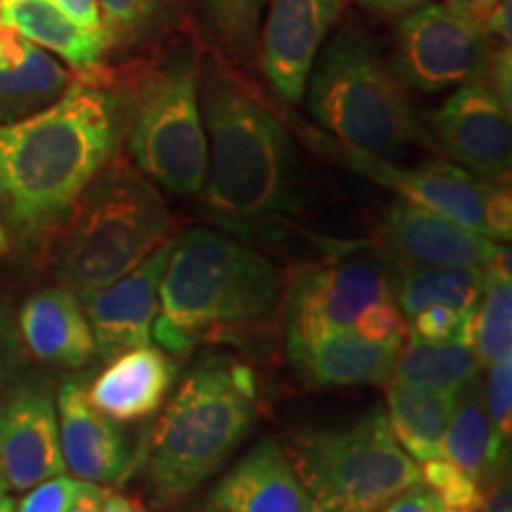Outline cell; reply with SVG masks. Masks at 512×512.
<instances>
[{
	"label": "cell",
	"instance_id": "47",
	"mask_svg": "<svg viewBox=\"0 0 512 512\" xmlns=\"http://www.w3.org/2000/svg\"><path fill=\"white\" fill-rule=\"evenodd\" d=\"M0 512H15V501L8 494L0 496Z\"/></svg>",
	"mask_w": 512,
	"mask_h": 512
},
{
	"label": "cell",
	"instance_id": "10",
	"mask_svg": "<svg viewBox=\"0 0 512 512\" xmlns=\"http://www.w3.org/2000/svg\"><path fill=\"white\" fill-rule=\"evenodd\" d=\"M491 46L494 41L472 19L430 3L396 19L389 62L413 91L441 93L484 81Z\"/></svg>",
	"mask_w": 512,
	"mask_h": 512
},
{
	"label": "cell",
	"instance_id": "23",
	"mask_svg": "<svg viewBox=\"0 0 512 512\" xmlns=\"http://www.w3.org/2000/svg\"><path fill=\"white\" fill-rule=\"evenodd\" d=\"M0 24L46 53L62 57L74 72L93 74L107 60L102 31L79 27L50 0H0Z\"/></svg>",
	"mask_w": 512,
	"mask_h": 512
},
{
	"label": "cell",
	"instance_id": "3",
	"mask_svg": "<svg viewBox=\"0 0 512 512\" xmlns=\"http://www.w3.org/2000/svg\"><path fill=\"white\" fill-rule=\"evenodd\" d=\"M278 294L280 273L266 254L226 230L190 228L174 238L152 337L166 354L185 356L204 339L264 318Z\"/></svg>",
	"mask_w": 512,
	"mask_h": 512
},
{
	"label": "cell",
	"instance_id": "44",
	"mask_svg": "<svg viewBox=\"0 0 512 512\" xmlns=\"http://www.w3.org/2000/svg\"><path fill=\"white\" fill-rule=\"evenodd\" d=\"M501 3V0H446L444 5H448L451 10L460 12V15L472 19V22L482 27V22L494 10V5Z\"/></svg>",
	"mask_w": 512,
	"mask_h": 512
},
{
	"label": "cell",
	"instance_id": "28",
	"mask_svg": "<svg viewBox=\"0 0 512 512\" xmlns=\"http://www.w3.org/2000/svg\"><path fill=\"white\" fill-rule=\"evenodd\" d=\"M484 290V271L456 266H420L401 273L396 285V306L406 318L427 306H448L475 311Z\"/></svg>",
	"mask_w": 512,
	"mask_h": 512
},
{
	"label": "cell",
	"instance_id": "25",
	"mask_svg": "<svg viewBox=\"0 0 512 512\" xmlns=\"http://www.w3.org/2000/svg\"><path fill=\"white\" fill-rule=\"evenodd\" d=\"M460 392L392 382L387 389V422L394 439L415 463L441 458V441Z\"/></svg>",
	"mask_w": 512,
	"mask_h": 512
},
{
	"label": "cell",
	"instance_id": "30",
	"mask_svg": "<svg viewBox=\"0 0 512 512\" xmlns=\"http://www.w3.org/2000/svg\"><path fill=\"white\" fill-rule=\"evenodd\" d=\"M472 349L489 368L498 358L512 354V283L510 249L501 247L484 271V290L472 320Z\"/></svg>",
	"mask_w": 512,
	"mask_h": 512
},
{
	"label": "cell",
	"instance_id": "43",
	"mask_svg": "<svg viewBox=\"0 0 512 512\" xmlns=\"http://www.w3.org/2000/svg\"><path fill=\"white\" fill-rule=\"evenodd\" d=\"M105 496H107V486L83 482L81 491L76 494V498L69 503V508L64 512H100L102 503H105Z\"/></svg>",
	"mask_w": 512,
	"mask_h": 512
},
{
	"label": "cell",
	"instance_id": "20",
	"mask_svg": "<svg viewBox=\"0 0 512 512\" xmlns=\"http://www.w3.org/2000/svg\"><path fill=\"white\" fill-rule=\"evenodd\" d=\"M178 375L176 361L164 349L124 351L86 387L88 401L114 422H136L155 415Z\"/></svg>",
	"mask_w": 512,
	"mask_h": 512
},
{
	"label": "cell",
	"instance_id": "42",
	"mask_svg": "<svg viewBox=\"0 0 512 512\" xmlns=\"http://www.w3.org/2000/svg\"><path fill=\"white\" fill-rule=\"evenodd\" d=\"M482 31L491 41L510 46V0H501L482 22Z\"/></svg>",
	"mask_w": 512,
	"mask_h": 512
},
{
	"label": "cell",
	"instance_id": "8",
	"mask_svg": "<svg viewBox=\"0 0 512 512\" xmlns=\"http://www.w3.org/2000/svg\"><path fill=\"white\" fill-rule=\"evenodd\" d=\"M292 451L318 512H377L422 482L420 465L394 439L382 408L342 430L297 437Z\"/></svg>",
	"mask_w": 512,
	"mask_h": 512
},
{
	"label": "cell",
	"instance_id": "31",
	"mask_svg": "<svg viewBox=\"0 0 512 512\" xmlns=\"http://www.w3.org/2000/svg\"><path fill=\"white\" fill-rule=\"evenodd\" d=\"M484 406L491 427V470L503 472L505 460H508L512 432V354L498 358L496 363L489 366Z\"/></svg>",
	"mask_w": 512,
	"mask_h": 512
},
{
	"label": "cell",
	"instance_id": "18",
	"mask_svg": "<svg viewBox=\"0 0 512 512\" xmlns=\"http://www.w3.org/2000/svg\"><path fill=\"white\" fill-rule=\"evenodd\" d=\"M209 505L226 512H318L290 456L271 437L221 479Z\"/></svg>",
	"mask_w": 512,
	"mask_h": 512
},
{
	"label": "cell",
	"instance_id": "40",
	"mask_svg": "<svg viewBox=\"0 0 512 512\" xmlns=\"http://www.w3.org/2000/svg\"><path fill=\"white\" fill-rule=\"evenodd\" d=\"M50 3L79 27L100 31V8L95 0H50Z\"/></svg>",
	"mask_w": 512,
	"mask_h": 512
},
{
	"label": "cell",
	"instance_id": "17",
	"mask_svg": "<svg viewBox=\"0 0 512 512\" xmlns=\"http://www.w3.org/2000/svg\"><path fill=\"white\" fill-rule=\"evenodd\" d=\"M64 467L81 482L112 486L126 482L138 460L121 427L88 401L86 384L69 377L55 396Z\"/></svg>",
	"mask_w": 512,
	"mask_h": 512
},
{
	"label": "cell",
	"instance_id": "4",
	"mask_svg": "<svg viewBox=\"0 0 512 512\" xmlns=\"http://www.w3.org/2000/svg\"><path fill=\"white\" fill-rule=\"evenodd\" d=\"M306 107L318 126L349 150L399 159L415 145L434 147L411 88L356 24L332 29L311 64Z\"/></svg>",
	"mask_w": 512,
	"mask_h": 512
},
{
	"label": "cell",
	"instance_id": "38",
	"mask_svg": "<svg viewBox=\"0 0 512 512\" xmlns=\"http://www.w3.org/2000/svg\"><path fill=\"white\" fill-rule=\"evenodd\" d=\"M382 512H448V508L430 486L420 482L382 505Z\"/></svg>",
	"mask_w": 512,
	"mask_h": 512
},
{
	"label": "cell",
	"instance_id": "16",
	"mask_svg": "<svg viewBox=\"0 0 512 512\" xmlns=\"http://www.w3.org/2000/svg\"><path fill=\"white\" fill-rule=\"evenodd\" d=\"M171 247L174 238L164 240L147 259L112 285L81 297L95 337V354L117 358L124 351L147 347L152 342V325L159 316V285Z\"/></svg>",
	"mask_w": 512,
	"mask_h": 512
},
{
	"label": "cell",
	"instance_id": "39",
	"mask_svg": "<svg viewBox=\"0 0 512 512\" xmlns=\"http://www.w3.org/2000/svg\"><path fill=\"white\" fill-rule=\"evenodd\" d=\"M354 3L366 15L389 22V19H399L408 12L422 8V5H430L434 0H354Z\"/></svg>",
	"mask_w": 512,
	"mask_h": 512
},
{
	"label": "cell",
	"instance_id": "1",
	"mask_svg": "<svg viewBox=\"0 0 512 512\" xmlns=\"http://www.w3.org/2000/svg\"><path fill=\"white\" fill-rule=\"evenodd\" d=\"M121 143L119 93L88 79L46 110L0 126V216L19 249L31 252L60 233Z\"/></svg>",
	"mask_w": 512,
	"mask_h": 512
},
{
	"label": "cell",
	"instance_id": "22",
	"mask_svg": "<svg viewBox=\"0 0 512 512\" xmlns=\"http://www.w3.org/2000/svg\"><path fill=\"white\" fill-rule=\"evenodd\" d=\"M401 344H377L342 330L292 351L290 358L306 380L320 387H363L392 382Z\"/></svg>",
	"mask_w": 512,
	"mask_h": 512
},
{
	"label": "cell",
	"instance_id": "48",
	"mask_svg": "<svg viewBox=\"0 0 512 512\" xmlns=\"http://www.w3.org/2000/svg\"><path fill=\"white\" fill-rule=\"evenodd\" d=\"M5 494H8V484H5L3 472H0V496H5Z\"/></svg>",
	"mask_w": 512,
	"mask_h": 512
},
{
	"label": "cell",
	"instance_id": "33",
	"mask_svg": "<svg viewBox=\"0 0 512 512\" xmlns=\"http://www.w3.org/2000/svg\"><path fill=\"white\" fill-rule=\"evenodd\" d=\"M351 332L377 344H403L408 335L406 316L399 311L394 299H384L363 309L351 323Z\"/></svg>",
	"mask_w": 512,
	"mask_h": 512
},
{
	"label": "cell",
	"instance_id": "6",
	"mask_svg": "<svg viewBox=\"0 0 512 512\" xmlns=\"http://www.w3.org/2000/svg\"><path fill=\"white\" fill-rule=\"evenodd\" d=\"M200 76V46L178 36L117 88L131 164L171 195H200L207 176Z\"/></svg>",
	"mask_w": 512,
	"mask_h": 512
},
{
	"label": "cell",
	"instance_id": "37",
	"mask_svg": "<svg viewBox=\"0 0 512 512\" xmlns=\"http://www.w3.org/2000/svg\"><path fill=\"white\" fill-rule=\"evenodd\" d=\"M24 347L19 339L17 320L12 316L10 306L0 299V382L8 380L22 366Z\"/></svg>",
	"mask_w": 512,
	"mask_h": 512
},
{
	"label": "cell",
	"instance_id": "5",
	"mask_svg": "<svg viewBox=\"0 0 512 512\" xmlns=\"http://www.w3.org/2000/svg\"><path fill=\"white\" fill-rule=\"evenodd\" d=\"M147 446L157 505H174L216 475L256 420V375L238 361H207L164 401Z\"/></svg>",
	"mask_w": 512,
	"mask_h": 512
},
{
	"label": "cell",
	"instance_id": "32",
	"mask_svg": "<svg viewBox=\"0 0 512 512\" xmlns=\"http://www.w3.org/2000/svg\"><path fill=\"white\" fill-rule=\"evenodd\" d=\"M422 465V482L446 503L448 512H477L484 496V486L477 479L446 463L444 458L427 460Z\"/></svg>",
	"mask_w": 512,
	"mask_h": 512
},
{
	"label": "cell",
	"instance_id": "7",
	"mask_svg": "<svg viewBox=\"0 0 512 512\" xmlns=\"http://www.w3.org/2000/svg\"><path fill=\"white\" fill-rule=\"evenodd\" d=\"M171 226L157 185L117 155L57 233V278L79 299L102 290L169 240Z\"/></svg>",
	"mask_w": 512,
	"mask_h": 512
},
{
	"label": "cell",
	"instance_id": "34",
	"mask_svg": "<svg viewBox=\"0 0 512 512\" xmlns=\"http://www.w3.org/2000/svg\"><path fill=\"white\" fill-rule=\"evenodd\" d=\"M81 486V479L62 472V475L27 489L22 501L15 505V512H64L81 491Z\"/></svg>",
	"mask_w": 512,
	"mask_h": 512
},
{
	"label": "cell",
	"instance_id": "11",
	"mask_svg": "<svg viewBox=\"0 0 512 512\" xmlns=\"http://www.w3.org/2000/svg\"><path fill=\"white\" fill-rule=\"evenodd\" d=\"M323 147L328 157L342 164L344 169L396 192L399 200L418 204L422 209H430L434 214L446 216L484 235V207L491 188L498 183L484 181L453 162L403 166L394 159L349 150L332 140H325Z\"/></svg>",
	"mask_w": 512,
	"mask_h": 512
},
{
	"label": "cell",
	"instance_id": "29",
	"mask_svg": "<svg viewBox=\"0 0 512 512\" xmlns=\"http://www.w3.org/2000/svg\"><path fill=\"white\" fill-rule=\"evenodd\" d=\"M489 446L491 427L486 418L484 392L479 389V380H475L458 396L444 432V441H441V458L484 486L489 479L501 475V472L491 470Z\"/></svg>",
	"mask_w": 512,
	"mask_h": 512
},
{
	"label": "cell",
	"instance_id": "19",
	"mask_svg": "<svg viewBox=\"0 0 512 512\" xmlns=\"http://www.w3.org/2000/svg\"><path fill=\"white\" fill-rule=\"evenodd\" d=\"M17 330L24 351L48 366L83 368L95 356L91 323L69 287H46L31 294L19 309Z\"/></svg>",
	"mask_w": 512,
	"mask_h": 512
},
{
	"label": "cell",
	"instance_id": "15",
	"mask_svg": "<svg viewBox=\"0 0 512 512\" xmlns=\"http://www.w3.org/2000/svg\"><path fill=\"white\" fill-rule=\"evenodd\" d=\"M0 472L15 491L67 472L50 384L24 382L0 403Z\"/></svg>",
	"mask_w": 512,
	"mask_h": 512
},
{
	"label": "cell",
	"instance_id": "46",
	"mask_svg": "<svg viewBox=\"0 0 512 512\" xmlns=\"http://www.w3.org/2000/svg\"><path fill=\"white\" fill-rule=\"evenodd\" d=\"M10 252V238H8V230H5L3 216H0V256H5Z\"/></svg>",
	"mask_w": 512,
	"mask_h": 512
},
{
	"label": "cell",
	"instance_id": "36",
	"mask_svg": "<svg viewBox=\"0 0 512 512\" xmlns=\"http://www.w3.org/2000/svg\"><path fill=\"white\" fill-rule=\"evenodd\" d=\"M484 235L496 242L512 238V195L508 185H494L484 207Z\"/></svg>",
	"mask_w": 512,
	"mask_h": 512
},
{
	"label": "cell",
	"instance_id": "41",
	"mask_svg": "<svg viewBox=\"0 0 512 512\" xmlns=\"http://www.w3.org/2000/svg\"><path fill=\"white\" fill-rule=\"evenodd\" d=\"M477 512H512L510 482L508 477H503V472L484 484L482 505H479Z\"/></svg>",
	"mask_w": 512,
	"mask_h": 512
},
{
	"label": "cell",
	"instance_id": "21",
	"mask_svg": "<svg viewBox=\"0 0 512 512\" xmlns=\"http://www.w3.org/2000/svg\"><path fill=\"white\" fill-rule=\"evenodd\" d=\"M72 83L55 57L0 24V126L46 110Z\"/></svg>",
	"mask_w": 512,
	"mask_h": 512
},
{
	"label": "cell",
	"instance_id": "12",
	"mask_svg": "<svg viewBox=\"0 0 512 512\" xmlns=\"http://www.w3.org/2000/svg\"><path fill=\"white\" fill-rule=\"evenodd\" d=\"M427 131L432 145L453 164L489 183H510V107H505L484 81L456 88L432 114Z\"/></svg>",
	"mask_w": 512,
	"mask_h": 512
},
{
	"label": "cell",
	"instance_id": "14",
	"mask_svg": "<svg viewBox=\"0 0 512 512\" xmlns=\"http://www.w3.org/2000/svg\"><path fill=\"white\" fill-rule=\"evenodd\" d=\"M375 247L403 273L420 266L486 271L503 245L430 209L399 200L384 214Z\"/></svg>",
	"mask_w": 512,
	"mask_h": 512
},
{
	"label": "cell",
	"instance_id": "24",
	"mask_svg": "<svg viewBox=\"0 0 512 512\" xmlns=\"http://www.w3.org/2000/svg\"><path fill=\"white\" fill-rule=\"evenodd\" d=\"M107 55L140 53L176 41L188 27L192 0H95Z\"/></svg>",
	"mask_w": 512,
	"mask_h": 512
},
{
	"label": "cell",
	"instance_id": "49",
	"mask_svg": "<svg viewBox=\"0 0 512 512\" xmlns=\"http://www.w3.org/2000/svg\"><path fill=\"white\" fill-rule=\"evenodd\" d=\"M207 512H226V510H219V508H211V505H209V510Z\"/></svg>",
	"mask_w": 512,
	"mask_h": 512
},
{
	"label": "cell",
	"instance_id": "13",
	"mask_svg": "<svg viewBox=\"0 0 512 512\" xmlns=\"http://www.w3.org/2000/svg\"><path fill=\"white\" fill-rule=\"evenodd\" d=\"M342 15V0H268L259 41L261 74L287 105L304 100L320 46Z\"/></svg>",
	"mask_w": 512,
	"mask_h": 512
},
{
	"label": "cell",
	"instance_id": "2",
	"mask_svg": "<svg viewBox=\"0 0 512 512\" xmlns=\"http://www.w3.org/2000/svg\"><path fill=\"white\" fill-rule=\"evenodd\" d=\"M200 93L211 219L242 240H275L302 211L290 131L238 67L216 55L202 57Z\"/></svg>",
	"mask_w": 512,
	"mask_h": 512
},
{
	"label": "cell",
	"instance_id": "35",
	"mask_svg": "<svg viewBox=\"0 0 512 512\" xmlns=\"http://www.w3.org/2000/svg\"><path fill=\"white\" fill-rule=\"evenodd\" d=\"M467 313L448 309V306H427V309L411 316L413 328L408 330L420 339H427V342H451V339H458L460 332H463Z\"/></svg>",
	"mask_w": 512,
	"mask_h": 512
},
{
	"label": "cell",
	"instance_id": "27",
	"mask_svg": "<svg viewBox=\"0 0 512 512\" xmlns=\"http://www.w3.org/2000/svg\"><path fill=\"white\" fill-rule=\"evenodd\" d=\"M479 373H482V363L470 344L458 342V339L427 342L408 330L396 354L392 382L463 392L467 384L479 380Z\"/></svg>",
	"mask_w": 512,
	"mask_h": 512
},
{
	"label": "cell",
	"instance_id": "9",
	"mask_svg": "<svg viewBox=\"0 0 512 512\" xmlns=\"http://www.w3.org/2000/svg\"><path fill=\"white\" fill-rule=\"evenodd\" d=\"M299 271L287 294V351H297L349 330L366 306L396 302L399 268L370 242H349Z\"/></svg>",
	"mask_w": 512,
	"mask_h": 512
},
{
	"label": "cell",
	"instance_id": "26",
	"mask_svg": "<svg viewBox=\"0 0 512 512\" xmlns=\"http://www.w3.org/2000/svg\"><path fill=\"white\" fill-rule=\"evenodd\" d=\"M266 5L268 0H192L200 43L233 67L256 62Z\"/></svg>",
	"mask_w": 512,
	"mask_h": 512
},
{
	"label": "cell",
	"instance_id": "45",
	"mask_svg": "<svg viewBox=\"0 0 512 512\" xmlns=\"http://www.w3.org/2000/svg\"><path fill=\"white\" fill-rule=\"evenodd\" d=\"M100 512H147V510L143 508V503L136 501V498L107 489L105 503H102Z\"/></svg>",
	"mask_w": 512,
	"mask_h": 512
}]
</instances>
